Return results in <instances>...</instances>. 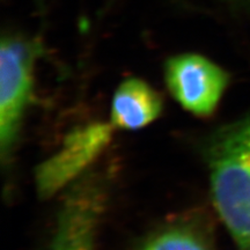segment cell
<instances>
[{"instance_id": "obj_1", "label": "cell", "mask_w": 250, "mask_h": 250, "mask_svg": "<svg viewBox=\"0 0 250 250\" xmlns=\"http://www.w3.org/2000/svg\"><path fill=\"white\" fill-rule=\"evenodd\" d=\"M211 195L237 250H250V112L214 133L206 151Z\"/></svg>"}, {"instance_id": "obj_2", "label": "cell", "mask_w": 250, "mask_h": 250, "mask_svg": "<svg viewBox=\"0 0 250 250\" xmlns=\"http://www.w3.org/2000/svg\"><path fill=\"white\" fill-rule=\"evenodd\" d=\"M40 45L18 34L2 36L0 46V148L11 154L34 85Z\"/></svg>"}, {"instance_id": "obj_3", "label": "cell", "mask_w": 250, "mask_h": 250, "mask_svg": "<svg viewBox=\"0 0 250 250\" xmlns=\"http://www.w3.org/2000/svg\"><path fill=\"white\" fill-rule=\"evenodd\" d=\"M165 78L174 99L197 116L215 110L228 85V74L204 56L183 54L166 62Z\"/></svg>"}, {"instance_id": "obj_4", "label": "cell", "mask_w": 250, "mask_h": 250, "mask_svg": "<svg viewBox=\"0 0 250 250\" xmlns=\"http://www.w3.org/2000/svg\"><path fill=\"white\" fill-rule=\"evenodd\" d=\"M112 129V124L93 123L74 130L62 148L37 167L39 195L51 197L79 176L110 142Z\"/></svg>"}, {"instance_id": "obj_5", "label": "cell", "mask_w": 250, "mask_h": 250, "mask_svg": "<svg viewBox=\"0 0 250 250\" xmlns=\"http://www.w3.org/2000/svg\"><path fill=\"white\" fill-rule=\"evenodd\" d=\"M103 199L102 186L95 180L72 188L59 211L50 250H94Z\"/></svg>"}, {"instance_id": "obj_6", "label": "cell", "mask_w": 250, "mask_h": 250, "mask_svg": "<svg viewBox=\"0 0 250 250\" xmlns=\"http://www.w3.org/2000/svg\"><path fill=\"white\" fill-rule=\"evenodd\" d=\"M162 99L147 83L137 78L123 81L115 92L111 124L123 130H138L160 116Z\"/></svg>"}, {"instance_id": "obj_7", "label": "cell", "mask_w": 250, "mask_h": 250, "mask_svg": "<svg viewBox=\"0 0 250 250\" xmlns=\"http://www.w3.org/2000/svg\"><path fill=\"white\" fill-rule=\"evenodd\" d=\"M142 250H210L199 234L187 227H171L156 234Z\"/></svg>"}, {"instance_id": "obj_8", "label": "cell", "mask_w": 250, "mask_h": 250, "mask_svg": "<svg viewBox=\"0 0 250 250\" xmlns=\"http://www.w3.org/2000/svg\"><path fill=\"white\" fill-rule=\"evenodd\" d=\"M234 1L239 2V4H250V0H234Z\"/></svg>"}]
</instances>
